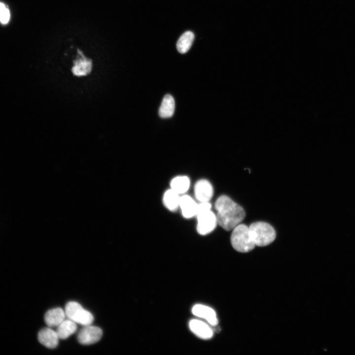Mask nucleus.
<instances>
[{
	"instance_id": "f257e3e1",
	"label": "nucleus",
	"mask_w": 355,
	"mask_h": 355,
	"mask_svg": "<svg viewBox=\"0 0 355 355\" xmlns=\"http://www.w3.org/2000/svg\"><path fill=\"white\" fill-rule=\"evenodd\" d=\"M215 208L217 224L226 231L233 230L246 216L244 209L226 195L217 199Z\"/></svg>"
},
{
	"instance_id": "f03ea898",
	"label": "nucleus",
	"mask_w": 355,
	"mask_h": 355,
	"mask_svg": "<svg viewBox=\"0 0 355 355\" xmlns=\"http://www.w3.org/2000/svg\"><path fill=\"white\" fill-rule=\"evenodd\" d=\"M251 237L255 246L264 247L272 243L276 238L274 228L267 222L258 221L249 226Z\"/></svg>"
},
{
	"instance_id": "7ed1b4c3",
	"label": "nucleus",
	"mask_w": 355,
	"mask_h": 355,
	"mask_svg": "<svg viewBox=\"0 0 355 355\" xmlns=\"http://www.w3.org/2000/svg\"><path fill=\"white\" fill-rule=\"evenodd\" d=\"M230 240L233 248L240 252H249L255 246L248 227L244 224H239L233 229Z\"/></svg>"
},
{
	"instance_id": "20e7f679",
	"label": "nucleus",
	"mask_w": 355,
	"mask_h": 355,
	"mask_svg": "<svg viewBox=\"0 0 355 355\" xmlns=\"http://www.w3.org/2000/svg\"><path fill=\"white\" fill-rule=\"evenodd\" d=\"M65 314L68 319L84 326L90 325L94 320L91 313L74 301L69 302L66 304Z\"/></svg>"
},
{
	"instance_id": "39448f33",
	"label": "nucleus",
	"mask_w": 355,
	"mask_h": 355,
	"mask_svg": "<svg viewBox=\"0 0 355 355\" xmlns=\"http://www.w3.org/2000/svg\"><path fill=\"white\" fill-rule=\"evenodd\" d=\"M197 230L204 235L211 232L216 227L217 221L216 215L211 210L199 212L197 213Z\"/></svg>"
},
{
	"instance_id": "423d86ee",
	"label": "nucleus",
	"mask_w": 355,
	"mask_h": 355,
	"mask_svg": "<svg viewBox=\"0 0 355 355\" xmlns=\"http://www.w3.org/2000/svg\"><path fill=\"white\" fill-rule=\"evenodd\" d=\"M102 330L99 327L85 325L79 332L77 340L82 345H88L98 342L102 337Z\"/></svg>"
},
{
	"instance_id": "0eeeda50",
	"label": "nucleus",
	"mask_w": 355,
	"mask_h": 355,
	"mask_svg": "<svg viewBox=\"0 0 355 355\" xmlns=\"http://www.w3.org/2000/svg\"><path fill=\"white\" fill-rule=\"evenodd\" d=\"M194 192L196 199L200 202H209L213 195V188L208 180L202 179L196 183Z\"/></svg>"
},
{
	"instance_id": "6e6552de",
	"label": "nucleus",
	"mask_w": 355,
	"mask_h": 355,
	"mask_svg": "<svg viewBox=\"0 0 355 355\" xmlns=\"http://www.w3.org/2000/svg\"><path fill=\"white\" fill-rule=\"evenodd\" d=\"M37 338L40 344L49 349L56 348L59 339L57 332L49 327L40 330L38 333Z\"/></svg>"
},
{
	"instance_id": "1a4fd4ad",
	"label": "nucleus",
	"mask_w": 355,
	"mask_h": 355,
	"mask_svg": "<svg viewBox=\"0 0 355 355\" xmlns=\"http://www.w3.org/2000/svg\"><path fill=\"white\" fill-rule=\"evenodd\" d=\"M192 312L195 316L205 319L212 326H215L218 324L215 311L208 306L196 304L193 307Z\"/></svg>"
},
{
	"instance_id": "9d476101",
	"label": "nucleus",
	"mask_w": 355,
	"mask_h": 355,
	"mask_svg": "<svg viewBox=\"0 0 355 355\" xmlns=\"http://www.w3.org/2000/svg\"><path fill=\"white\" fill-rule=\"evenodd\" d=\"M191 331L200 338L209 339L213 336V331L208 324L204 322L193 319L189 323Z\"/></svg>"
},
{
	"instance_id": "9b49d317",
	"label": "nucleus",
	"mask_w": 355,
	"mask_h": 355,
	"mask_svg": "<svg viewBox=\"0 0 355 355\" xmlns=\"http://www.w3.org/2000/svg\"><path fill=\"white\" fill-rule=\"evenodd\" d=\"M80 55L81 57L74 61L73 66L71 69L72 73L79 77L89 74L92 68L91 60L85 57L81 51Z\"/></svg>"
},
{
	"instance_id": "f8f14e48",
	"label": "nucleus",
	"mask_w": 355,
	"mask_h": 355,
	"mask_svg": "<svg viewBox=\"0 0 355 355\" xmlns=\"http://www.w3.org/2000/svg\"><path fill=\"white\" fill-rule=\"evenodd\" d=\"M179 207L185 218H189L196 215L198 204L190 196L184 195L180 197Z\"/></svg>"
},
{
	"instance_id": "ddd939ff",
	"label": "nucleus",
	"mask_w": 355,
	"mask_h": 355,
	"mask_svg": "<svg viewBox=\"0 0 355 355\" xmlns=\"http://www.w3.org/2000/svg\"><path fill=\"white\" fill-rule=\"evenodd\" d=\"M65 312L61 308L48 311L44 315V321L49 327L58 326L65 319Z\"/></svg>"
},
{
	"instance_id": "4468645a",
	"label": "nucleus",
	"mask_w": 355,
	"mask_h": 355,
	"mask_svg": "<svg viewBox=\"0 0 355 355\" xmlns=\"http://www.w3.org/2000/svg\"><path fill=\"white\" fill-rule=\"evenodd\" d=\"M175 108V102L174 98L171 95H166L159 109V115L163 118H170L173 115Z\"/></svg>"
},
{
	"instance_id": "2eb2a0df",
	"label": "nucleus",
	"mask_w": 355,
	"mask_h": 355,
	"mask_svg": "<svg viewBox=\"0 0 355 355\" xmlns=\"http://www.w3.org/2000/svg\"><path fill=\"white\" fill-rule=\"evenodd\" d=\"M77 329L76 323L68 319L64 320L58 326L57 333L59 339H65L74 333Z\"/></svg>"
},
{
	"instance_id": "dca6fc26",
	"label": "nucleus",
	"mask_w": 355,
	"mask_h": 355,
	"mask_svg": "<svg viewBox=\"0 0 355 355\" xmlns=\"http://www.w3.org/2000/svg\"><path fill=\"white\" fill-rule=\"evenodd\" d=\"M194 39V35L192 32L187 31L184 33L177 41L178 51L181 54L186 53L190 48Z\"/></svg>"
},
{
	"instance_id": "f3484780",
	"label": "nucleus",
	"mask_w": 355,
	"mask_h": 355,
	"mask_svg": "<svg viewBox=\"0 0 355 355\" xmlns=\"http://www.w3.org/2000/svg\"><path fill=\"white\" fill-rule=\"evenodd\" d=\"M179 194L172 189L167 190L163 196V202L166 207L171 211H176L179 205Z\"/></svg>"
},
{
	"instance_id": "a211bd4d",
	"label": "nucleus",
	"mask_w": 355,
	"mask_h": 355,
	"mask_svg": "<svg viewBox=\"0 0 355 355\" xmlns=\"http://www.w3.org/2000/svg\"><path fill=\"white\" fill-rule=\"evenodd\" d=\"M172 190L179 194L186 192L190 186V180L186 176H178L174 178L171 182Z\"/></svg>"
},
{
	"instance_id": "6ab92c4d",
	"label": "nucleus",
	"mask_w": 355,
	"mask_h": 355,
	"mask_svg": "<svg viewBox=\"0 0 355 355\" xmlns=\"http://www.w3.org/2000/svg\"><path fill=\"white\" fill-rule=\"evenodd\" d=\"M10 19V12L5 5L0 2V22L2 24H7Z\"/></svg>"
}]
</instances>
